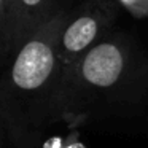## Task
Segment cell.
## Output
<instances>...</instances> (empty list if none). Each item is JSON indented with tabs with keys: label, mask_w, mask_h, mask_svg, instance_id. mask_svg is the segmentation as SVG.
I'll return each mask as SVG.
<instances>
[{
	"label": "cell",
	"mask_w": 148,
	"mask_h": 148,
	"mask_svg": "<svg viewBox=\"0 0 148 148\" xmlns=\"http://www.w3.org/2000/svg\"><path fill=\"white\" fill-rule=\"evenodd\" d=\"M138 49L132 37L110 30L70 70L64 84H84L96 89H110L119 84L137 67Z\"/></svg>",
	"instance_id": "obj_2"
},
{
	"label": "cell",
	"mask_w": 148,
	"mask_h": 148,
	"mask_svg": "<svg viewBox=\"0 0 148 148\" xmlns=\"http://www.w3.org/2000/svg\"><path fill=\"white\" fill-rule=\"evenodd\" d=\"M65 8L64 0H19V13L18 24L14 30V37L11 42L10 61L19 46L38 29L42 24L49 21L56 13Z\"/></svg>",
	"instance_id": "obj_4"
},
{
	"label": "cell",
	"mask_w": 148,
	"mask_h": 148,
	"mask_svg": "<svg viewBox=\"0 0 148 148\" xmlns=\"http://www.w3.org/2000/svg\"><path fill=\"white\" fill-rule=\"evenodd\" d=\"M2 38H3V0H0V54H2Z\"/></svg>",
	"instance_id": "obj_7"
},
{
	"label": "cell",
	"mask_w": 148,
	"mask_h": 148,
	"mask_svg": "<svg viewBox=\"0 0 148 148\" xmlns=\"http://www.w3.org/2000/svg\"><path fill=\"white\" fill-rule=\"evenodd\" d=\"M18 13H19V0H3V38H2L0 64L8 61L10 58L11 42L18 24Z\"/></svg>",
	"instance_id": "obj_5"
},
{
	"label": "cell",
	"mask_w": 148,
	"mask_h": 148,
	"mask_svg": "<svg viewBox=\"0 0 148 148\" xmlns=\"http://www.w3.org/2000/svg\"><path fill=\"white\" fill-rule=\"evenodd\" d=\"M70 8H62L49 21L38 27L10 59L11 86L19 92L32 94L42 91L51 81L59 83L58 43Z\"/></svg>",
	"instance_id": "obj_1"
},
{
	"label": "cell",
	"mask_w": 148,
	"mask_h": 148,
	"mask_svg": "<svg viewBox=\"0 0 148 148\" xmlns=\"http://www.w3.org/2000/svg\"><path fill=\"white\" fill-rule=\"evenodd\" d=\"M124 7H127L135 14H148V0H119Z\"/></svg>",
	"instance_id": "obj_6"
},
{
	"label": "cell",
	"mask_w": 148,
	"mask_h": 148,
	"mask_svg": "<svg viewBox=\"0 0 148 148\" xmlns=\"http://www.w3.org/2000/svg\"><path fill=\"white\" fill-rule=\"evenodd\" d=\"M118 18V0H83L70 8L58 43L59 83H64L81 56L112 30Z\"/></svg>",
	"instance_id": "obj_3"
}]
</instances>
